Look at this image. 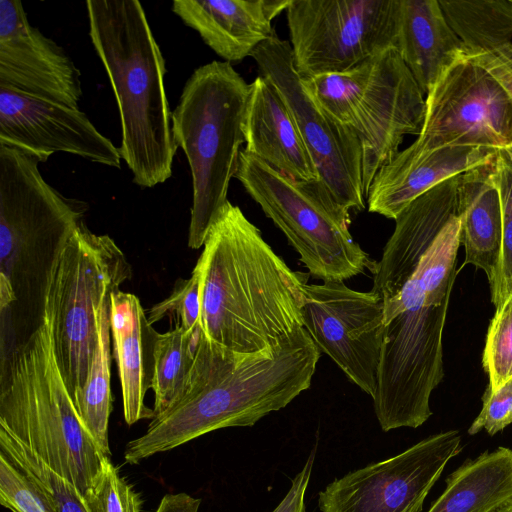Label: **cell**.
<instances>
[{
	"label": "cell",
	"mask_w": 512,
	"mask_h": 512,
	"mask_svg": "<svg viewBox=\"0 0 512 512\" xmlns=\"http://www.w3.org/2000/svg\"><path fill=\"white\" fill-rule=\"evenodd\" d=\"M494 161L463 173L458 186L463 266L472 264L485 272L491 295L499 284L502 256V210Z\"/></svg>",
	"instance_id": "22"
},
{
	"label": "cell",
	"mask_w": 512,
	"mask_h": 512,
	"mask_svg": "<svg viewBox=\"0 0 512 512\" xmlns=\"http://www.w3.org/2000/svg\"><path fill=\"white\" fill-rule=\"evenodd\" d=\"M301 80L318 105L360 141L366 198L378 171L399 153L404 136L420 134L424 94L395 47L345 72Z\"/></svg>",
	"instance_id": "8"
},
{
	"label": "cell",
	"mask_w": 512,
	"mask_h": 512,
	"mask_svg": "<svg viewBox=\"0 0 512 512\" xmlns=\"http://www.w3.org/2000/svg\"><path fill=\"white\" fill-rule=\"evenodd\" d=\"M426 113L415 152L446 146L512 148V101L483 66L456 61L426 95Z\"/></svg>",
	"instance_id": "13"
},
{
	"label": "cell",
	"mask_w": 512,
	"mask_h": 512,
	"mask_svg": "<svg viewBox=\"0 0 512 512\" xmlns=\"http://www.w3.org/2000/svg\"><path fill=\"white\" fill-rule=\"evenodd\" d=\"M0 85L74 108L83 95L73 60L30 24L19 0L0 1Z\"/></svg>",
	"instance_id": "17"
},
{
	"label": "cell",
	"mask_w": 512,
	"mask_h": 512,
	"mask_svg": "<svg viewBox=\"0 0 512 512\" xmlns=\"http://www.w3.org/2000/svg\"><path fill=\"white\" fill-rule=\"evenodd\" d=\"M314 463V451L310 454L300 472L293 478L291 486L272 512H306L305 494L308 489Z\"/></svg>",
	"instance_id": "36"
},
{
	"label": "cell",
	"mask_w": 512,
	"mask_h": 512,
	"mask_svg": "<svg viewBox=\"0 0 512 512\" xmlns=\"http://www.w3.org/2000/svg\"><path fill=\"white\" fill-rule=\"evenodd\" d=\"M462 450L458 430L431 435L400 454L335 479L319 492L321 512H421L448 462Z\"/></svg>",
	"instance_id": "14"
},
{
	"label": "cell",
	"mask_w": 512,
	"mask_h": 512,
	"mask_svg": "<svg viewBox=\"0 0 512 512\" xmlns=\"http://www.w3.org/2000/svg\"><path fill=\"white\" fill-rule=\"evenodd\" d=\"M494 165L502 210V256L500 280L491 301L498 309L512 295V148L499 149Z\"/></svg>",
	"instance_id": "29"
},
{
	"label": "cell",
	"mask_w": 512,
	"mask_h": 512,
	"mask_svg": "<svg viewBox=\"0 0 512 512\" xmlns=\"http://www.w3.org/2000/svg\"><path fill=\"white\" fill-rule=\"evenodd\" d=\"M201 499L187 493L166 494L154 512H198Z\"/></svg>",
	"instance_id": "37"
},
{
	"label": "cell",
	"mask_w": 512,
	"mask_h": 512,
	"mask_svg": "<svg viewBox=\"0 0 512 512\" xmlns=\"http://www.w3.org/2000/svg\"><path fill=\"white\" fill-rule=\"evenodd\" d=\"M89 37L108 76L121 125L119 151L141 188L172 176L177 146L166 63L138 0H88Z\"/></svg>",
	"instance_id": "4"
},
{
	"label": "cell",
	"mask_w": 512,
	"mask_h": 512,
	"mask_svg": "<svg viewBox=\"0 0 512 512\" xmlns=\"http://www.w3.org/2000/svg\"><path fill=\"white\" fill-rule=\"evenodd\" d=\"M250 84L224 61L196 68L172 111V134L186 155L192 177L188 246H203L208 230L228 201L230 181L245 143L243 122Z\"/></svg>",
	"instance_id": "7"
},
{
	"label": "cell",
	"mask_w": 512,
	"mask_h": 512,
	"mask_svg": "<svg viewBox=\"0 0 512 512\" xmlns=\"http://www.w3.org/2000/svg\"><path fill=\"white\" fill-rule=\"evenodd\" d=\"M175 315L181 327L188 332L201 328V297L199 276L193 270L188 279H179L169 297L155 304L148 321L153 325L164 317Z\"/></svg>",
	"instance_id": "32"
},
{
	"label": "cell",
	"mask_w": 512,
	"mask_h": 512,
	"mask_svg": "<svg viewBox=\"0 0 512 512\" xmlns=\"http://www.w3.org/2000/svg\"><path fill=\"white\" fill-rule=\"evenodd\" d=\"M201 330L242 354L274 353L304 328V273L292 271L229 200L216 214L193 269Z\"/></svg>",
	"instance_id": "2"
},
{
	"label": "cell",
	"mask_w": 512,
	"mask_h": 512,
	"mask_svg": "<svg viewBox=\"0 0 512 512\" xmlns=\"http://www.w3.org/2000/svg\"><path fill=\"white\" fill-rule=\"evenodd\" d=\"M498 150L446 146L415 152L407 147L374 177L366 197L368 211L395 220L417 197L454 176L492 162Z\"/></svg>",
	"instance_id": "18"
},
{
	"label": "cell",
	"mask_w": 512,
	"mask_h": 512,
	"mask_svg": "<svg viewBox=\"0 0 512 512\" xmlns=\"http://www.w3.org/2000/svg\"><path fill=\"white\" fill-rule=\"evenodd\" d=\"M83 498L89 512H142L140 496L110 457L103 460L98 476Z\"/></svg>",
	"instance_id": "31"
},
{
	"label": "cell",
	"mask_w": 512,
	"mask_h": 512,
	"mask_svg": "<svg viewBox=\"0 0 512 512\" xmlns=\"http://www.w3.org/2000/svg\"><path fill=\"white\" fill-rule=\"evenodd\" d=\"M132 275L122 250L108 235L85 223L75 230L48 281L44 320L56 360L74 400L82 390L97 344V318L103 303Z\"/></svg>",
	"instance_id": "10"
},
{
	"label": "cell",
	"mask_w": 512,
	"mask_h": 512,
	"mask_svg": "<svg viewBox=\"0 0 512 512\" xmlns=\"http://www.w3.org/2000/svg\"><path fill=\"white\" fill-rule=\"evenodd\" d=\"M439 4L466 57L485 54L512 42V1L439 0Z\"/></svg>",
	"instance_id": "25"
},
{
	"label": "cell",
	"mask_w": 512,
	"mask_h": 512,
	"mask_svg": "<svg viewBox=\"0 0 512 512\" xmlns=\"http://www.w3.org/2000/svg\"><path fill=\"white\" fill-rule=\"evenodd\" d=\"M109 319L124 419L128 425L153 419L154 411L146 405L145 397L152 388L154 351L159 333L148 321L139 298L121 290L110 295Z\"/></svg>",
	"instance_id": "20"
},
{
	"label": "cell",
	"mask_w": 512,
	"mask_h": 512,
	"mask_svg": "<svg viewBox=\"0 0 512 512\" xmlns=\"http://www.w3.org/2000/svg\"><path fill=\"white\" fill-rule=\"evenodd\" d=\"M260 75L280 93L317 169L318 178L347 210L365 209L362 147L354 132L322 109L293 64L291 45L274 31L251 54Z\"/></svg>",
	"instance_id": "12"
},
{
	"label": "cell",
	"mask_w": 512,
	"mask_h": 512,
	"mask_svg": "<svg viewBox=\"0 0 512 512\" xmlns=\"http://www.w3.org/2000/svg\"><path fill=\"white\" fill-rule=\"evenodd\" d=\"M0 451L30 479L53 512H89L83 495L70 481L1 428Z\"/></svg>",
	"instance_id": "28"
},
{
	"label": "cell",
	"mask_w": 512,
	"mask_h": 512,
	"mask_svg": "<svg viewBox=\"0 0 512 512\" xmlns=\"http://www.w3.org/2000/svg\"><path fill=\"white\" fill-rule=\"evenodd\" d=\"M0 428L82 495L107 457L83 425L59 369L48 323L2 361Z\"/></svg>",
	"instance_id": "6"
},
{
	"label": "cell",
	"mask_w": 512,
	"mask_h": 512,
	"mask_svg": "<svg viewBox=\"0 0 512 512\" xmlns=\"http://www.w3.org/2000/svg\"><path fill=\"white\" fill-rule=\"evenodd\" d=\"M243 131L246 152L290 177L318 178L288 106L274 85L261 75L250 83Z\"/></svg>",
	"instance_id": "21"
},
{
	"label": "cell",
	"mask_w": 512,
	"mask_h": 512,
	"mask_svg": "<svg viewBox=\"0 0 512 512\" xmlns=\"http://www.w3.org/2000/svg\"><path fill=\"white\" fill-rule=\"evenodd\" d=\"M41 162L0 144V310L31 335L44 321L53 267L89 207L46 182Z\"/></svg>",
	"instance_id": "5"
},
{
	"label": "cell",
	"mask_w": 512,
	"mask_h": 512,
	"mask_svg": "<svg viewBox=\"0 0 512 512\" xmlns=\"http://www.w3.org/2000/svg\"><path fill=\"white\" fill-rule=\"evenodd\" d=\"M427 512H492L512 499V449L498 447L467 459L445 480Z\"/></svg>",
	"instance_id": "24"
},
{
	"label": "cell",
	"mask_w": 512,
	"mask_h": 512,
	"mask_svg": "<svg viewBox=\"0 0 512 512\" xmlns=\"http://www.w3.org/2000/svg\"><path fill=\"white\" fill-rule=\"evenodd\" d=\"M320 355L305 328L274 353L255 354L229 351L201 333L181 399L128 442L125 461L138 464L221 428L253 426L309 389Z\"/></svg>",
	"instance_id": "3"
},
{
	"label": "cell",
	"mask_w": 512,
	"mask_h": 512,
	"mask_svg": "<svg viewBox=\"0 0 512 512\" xmlns=\"http://www.w3.org/2000/svg\"><path fill=\"white\" fill-rule=\"evenodd\" d=\"M110 297L101 306L97 318V344L82 390L73 402L83 425L97 446L110 457L108 424L112 411L110 386Z\"/></svg>",
	"instance_id": "26"
},
{
	"label": "cell",
	"mask_w": 512,
	"mask_h": 512,
	"mask_svg": "<svg viewBox=\"0 0 512 512\" xmlns=\"http://www.w3.org/2000/svg\"><path fill=\"white\" fill-rule=\"evenodd\" d=\"M0 504L12 512H53L30 479L1 451Z\"/></svg>",
	"instance_id": "33"
},
{
	"label": "cell",
	"mask_w": 512,
	"mask_h": 512,
	"mask_svg": "<svg viewBox=\"0 0 512 512\" xmlns=\"http://www.w3.org/2000/svg\"><path fill=\"white\" fill-rule=\"evenodd\" d=\"M492 512H512V499L508 500Z\"/></svg>",
	"instance_id": "38"
},
{
	"label": "cell",
	"mask_w": 512,
	"mask_h": 512,
	"mask_svg": "<svg viewBox=\"0 0 512 512\" xmlns=\"http://www.w3.org/2000/svg\"><path fill=\"white\" fill-rule=\"evenodd\" d=\"M373 267L384 331L373 407L381 429L417 428L432 415L444 377L442 336L457 271L461 225L455 201L411 209L396 221Z\"/></svg>",
	"instance_id": "1"
},
{
	"label": "cell",
	"mask_w": 512,
	"mask_h": 512,
	"mask_svg": "<svg viewBox=\"0 0 512 512\" xmlns=\"http://www.w3.org/2000/svg\"><path fill=\"white\" fill-rule=\"evenodd\" d=\"M290 0H174L171 10L224 62L239 63L275 31Z\"/></svg>",
	"instance_id": "19"
},
{
	"label": "cell",
	"mask_w": 512,
	"mask_h": 512,
	"mask_svg": "<svg viewBox=\"0 0 512 512\" xmlns=\"http://www.w3.org/2000/svg\"><path fill=\"white\" fill-rule=\"evenodd\" d=\"M488 387L496 390L512 378V295L496 309L487 330L482 357Z\"/></svg>",
	"instance_id": "30"
},
{
	"label": "cell",
	"mask_w": 512,
	"mask_h": 512,
	"mask_svg": "<svg viewBox=\"0 0 512 512\" xmlns=\"http://www.w3.org/2000/svg\"><path fill=\"white\" fill-rule=\"evenodd\" d=\"M235 178L284 233L314 278L344 281L373 269L349 231V210L319 178L290 177L245 150Z\"/></svg>",
	"instance_id": "9"
},
{
	"label": "cell",
	"mask_w": 512,
	"mask_h": 512,
	"mask_svg": "<svg viewBox=\"0 0 512 512\" xmlns=\"http://www.w3.org/2000/svg\"><path fill=\"white\" fill-rule=\"evenodd\" d=\"M303 291V323L313 342L373 398L384 331L382 299L335 280L305 283Z\"/></svg>",
	"instance_id": "15"
},
{
	"label": "cell",
	"mask_w": 512,
	"mask_h": 512,
	"mask_svg": "<svg viewBox=\"0 0 512 512\" xmlns=\"http://www.w3.org/2000/svg\"><path fill=\"white\" fill-rule=\"evenodd\" d=\"M468 58L489 71L512 101V42L491 52Z\"/></svg>",
	"instance_id": "35"
},
{
	"label": "cell",
	"mask_w": 512,
	"mask_h": 512,
	"mask_svg": "<svg viewBox=\"0 0 512 512\" xmlns=\"http://www.w3.org/2000/svg\"><path fill=\"white\" fill-rule=\"evenodd\" d=\"M397 50L424 95L466 56L438 0H400Z\"/></svg>",
	"instance_id": "23"
},
{
	"label": "cell",
	"mask_w": 512,
	"mask_h": 512,
	"mask_svg": "<svg viewBox=\"0 0 512 512\" xmlns=\"http://www.w3.org/2000/svg\"><path fill=\"white\" fill-rule=\"evenodd\" d=\"M201 333V328L188 332L179 325L173 330L159 333L154 351L153 418L167 413L181 399Z\"/></svg>",
	"instance_id": "27"
},
{
	"label": "cell",
	"mask_w": 512,
	"mask_h": 512,
	"mask_svg": "<svg viewBox=\"0 0 512 512\" xmlns=\"http://www.w3.org/2000/svg\"><path fill=\"white\" fill-rule=\"evenodd\" d=\"M0 144L27 150L46 162L59 152L120 168L119 147L80 110L0 85Z\"/></svg>",
	"instance_id": "16"
},
{
	"label": "cell",
	"mask_w": 512,
	"mask_h": 512,
	"mask_svg": "<svg viewBox=\"0 0 512 512\" xmlns=\"http://www.w3.org/2000/svg\"><path fill=\"white\" fill-rule=\"evenodd\" d=\"M482 402V409L468 428V434L485 430L493 436L512 423V378L496 390L487 386Z\"/></svg>",
	"instance_id": "34"
},
{
	"label": "cell",
	"mask_w": 512,
	"mask_h": 512,
	"mask_svg": "<svg viewBox=\"0 0 512 512\" xmlns=\"http://www.w3.org/2000/svg\"><path fill=\"white\" fill-rule=\"evenodd\" d=\"M400 0H290L293 64L301 79L345 72L397 48Z\"/></svg>",
	"instance_id": "11"
}]
</instances>
